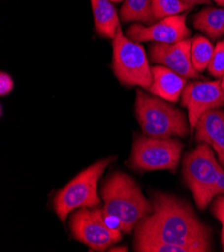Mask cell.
<instances>
[{
    "label": "cell",
    "instance_id": "6da1fadb",
    "mask_svg": "<svg viewBox=\"0 0 224 252\" xmlns=\"http://www.w3.org/2000/svg\"><path fill=\"white\" fill-rule=\"evenodd\" d=\"M153 211L135 226V241L155 240L192 248L211 250V232L185 201L165 193L152 196Z\"/></svg>",
    "mask_w": 224,
    "mask_h": 252
},
{
    "label": "cell",
    "instance_id": "7a4b0ae2",
    "mask_svg": "<svg viewBox=\"0 0 224 252\" xmlns=\"http://www.w3.org/2000/svg\"><path fill=\"white\" fill-rule=\"evenodd\" d=\"M105 215L116 217L124 233H131L137 223L153 211L152 202L145 198L139 185L129 175L116 172L102 188Z\"/></svg>",
    "mask_w": 224,
    "mask_h": 252
},
{
    "label": "cell",
    "instance_id": "3957f363",
    "mask_svg": "<svg viewBox=\"0 0 224 252\" xmlns=\"http://www.w3.org/2000/svg\"><path fill=\"white\" fill-rule=\"evenodd\" d=\"M136 117L143 133L148 137L185 138L189 134L190 125L180 110L141 90L137 91Z\"/></svg>",
    "mask_w": 224,
    "mask_h": 252
},
{
    "label": "cell",
    "instance_id": "277c9868",
    "mask_svg": "<svg viewBox=\"0 0 224 252\" xmlns=\"http://www.w3.org/2000/svg\"><path fill=\"white\" fill-rule=\"evenodd\" d=\"M112 161L113 158L110 157L93 164L76 176L57 194L54 200V208L62 222H64L73 210L99 205L101 199L97 195V183Z\"/></svg>",
    "mask_w": 224,
    "mask_h": 252
},
{
    "label": "cell",
    "instance_id": "5b68a950",
    "mask_svg": "<svg viewBox=\"0 0 224 252\" xmlns=\"http://www.w3.org/2000/svg\"><path fill=\"white\" fill-rule=\"evenodd\" d=\"M113 69L121 84L149 90L153 83L144 47L124 35L121 27L113 39Z\"/></svg>",
    "mask_w": 224,
    "mask_h": 252
},
{
    "label": "cell",
    "instance_id": "8992f818",
    "mask_svg": "<svg viewBox=\"0 0 224 252\" xmlns=\"http://www.w3.org/2000/svg\"><path fill=\"white\" fill-rule=\"evenodd\" d=\"M221 170L212 149L205 143L197 146L185 157L183 162L184 180L199 209L204 210L211 202V192Z\"/></svg>",
    "mask_w": 224,
    "mask_h": 252
},
{
    "label": "cell",
    "instance_id": "52a82bcc",
    "mask_svg": "<svg viewBox=\"0 0 224 252\" xmlns=\"http://www.w3.org/2000/svg\"><path fill=\"white\" fill-rule=\"evenodd\" d=\"M182 149V143L175 139L140 136L134 141L130 163L140 171L175 170Z\"/></svg>",
    "mask_w": 224,
    "mask_h": 252
},
{
    "label": "cell",
    "instance_id": "ba28073f",
    "mask_svg": "<svg viewBox=\"0 0 224 252\" xmlns=\"http://www.w3.org/2000/svg\"><path fill=\"white\" fill-rule=\"evenodd\" d=\"M73 237L93 250L103 251L122 239V231L111 229L104 219L103 209L80 208L70 217Z\"/></svg>",
    "mask_w": 224,
    "mask_h": 252
},
{
    "label": "cell",
    "instance_id": "9c48e42d",
    "mask_svg": "<svg viewBox=\"0 0 224 252\" xmlns=\"http://www.w3.org/2000/svg\"><path fill=\"white\" fill-rule=\"evenodd\" d=\"M182 105L188 110L191 132L205 112L224 105V89L220 81L188 84L182 93Z\"/></svg>",
    "mask_w": 224,
    "mask_h": 252
},
{
    "label": "cell",
    "instance_id": "30bf717a",
    "mask_svg": "<svg viewBox=\"0 0 224 252\" xmlns=\"http://www.w3.org/2000/svg\"><path fill=\"white\" fill-rule=\"evenodd\" d=\"M128 37L136 42L155 41L176 43L188 38L190 30L186 24V15H173L161 19L150 27L135 23L128 30Z\"/></svg>",
    "mask_w": 224,
    "mask_h": 252
},
{
    "label": "cell",
    "instance_id": "8fae6325",
    "mask_svg": "<svg viewBox=\"0 0 224 252\" xmlns=\"http://www.w3.org/2000/svg\"><path fill=\"white\" fill-rule=\"evenodd\" d=\"M191 42L186 38L176 43L156 42L150 47L151 60L177 72L185 79H198L200 74L194 68L191 61Z\"/></svg>",
    "mask_w": 224,
    "mask_h": 252
},
{
    "label": "cell",
    "instance_id": "7c38bea8",
    "mask_svg": "<svg viewBox=\"0 0 224 252\" xmlns=\"http://www.w3.org/2000/svg\"><path fill=\"white\" fill-rule=\"evenodd\" d=\"M197 142L211 146L224 167V112L213 109L199 118L195 129Z\"/></svg>",
    "mask_w": 224,
    "mask_h": 252
},
{
    "label": "cell",
    "instance_id": "4fadbf2b",
    "mask_svg": "<svg viewBox=\"0 0 224 252\" xmlns=\"http://www.w3.org/2000/svg\"><path fill=\"white\" fill-rule=\"evenodd\" d=\"M152 74L153 83L149 91L168 102H178L186 87L185 78L164 65L153 66Z\"/></svg>",
    "mask_w": 224,
    "mask_h": 252
},
{
    "label": "cell",
    "instance_id": "5bb4252c",
    "mask_svg": "<svg viewBox=\"0 0 224 252\" xmlns=\"http://www.w3.org/2000/svg\"><path fill=\"white\" fill-rule=\"evenodd\" d=\"M96 32L104 37L114 39L120 27L119 17L110 0H91Z\"/></svg>",
    "mask_w": 224,
    "mask_h": 252
},
{
    "label": "cell",
    "instance_id": "9a60e30c",
    "mask_svg": "<svg viewBox=\"0 0 224 252\" xmlns=\"http://www.w3.org/2000/svg\"><path fill=\"white\" fill-rule=\"evenodd\" d=\"M195 28L212 39L224 34V8H205L195 15Z\"/></svg>",
    "mask_w": 224,
    "mask_h": 252
},
{
    "label": "cell",
    "instance_id": "2e32d148",
    "mask_svg": "<svg viewBox=\"0 0 224 252\" xmlns=\"http://www.w3.org/2000/svg\"><path fill=\"white\" fill-rule=\"evenodd\" d=\"M124 21H142L151 24L156 19L152 11V0H126L121 8Z\"/></svg>",
    "mask_w": 224,
    "mask_h": 252
},
{
    "label": "cell",
    "instance_id": "e0dca14e",
    "mask_svg": "<svg viewBox=\"0 0 224 252\" xmlns=\"http://www.w3.org/2000/svg\"><path fill=\"white\" fill-rule=\"evenodd\" d=\"M214 53L212 43L204 36L198 35L191 42V61L194 68L198 71H203L210 63Z\"/></svg>",
    "mask_w": 224,
    "mask_h": 252
},
{
    "label": "cell",
    "instance_id": "ac0fdd59",
    "mask_svg": "<svg viewBox=\"0 0 224 252\" xmlns=\"http://www.w3.org/2000/svg\"><path fill=\"white\" fill-rule=\"evenodd\" d=\"M191 7L181 0H152V11L155 19L178 15Z\"/></svg>",
    "mask_w": 224,
    "mask_h": 252
},
{
    "label": "cell",
    "instance_id": "d6986e66",
    "mask_svg": "<svg viewBox=\"0 0 224 252\" xmlns=\"http://www.w3.org/2000/svg\"><path fill=\"white\" fill-rule=\"evenodd\" d=\"M208 71L215 78H223L224 75V40L218 41L214 47V53L210 63L208 65Z\"/></svg>",
    "mask_w": 224,
    "mask_h": 252
},
{
    "label": "cell",
    "instance_id": "ffe728a7",
    "mask_svg": "<svg viewBox=\"0 0 224 252\" xmlns=\"http://www.w3.org/2000/svg\"><path fill=\"white\" fill-rule=\"evenodd\" d=\"M212 211L222 225L221 243H222V248L224 250V196H221L215 200V202L213 203Z\"/></svg>",
    "mask_w": 224,
    "mask_h": 252
},
{
    "label": "cell",
    "instance_id": "44dd1931",
    "mask_svg": "<svg viewBox=\"0 0 224 252\" xmlns=\"http://www.w3.org/2000/svg\"><path fill=\"white\" fill-rule=\"evenodd\" d=\"M13 89V81L5 72L0 74V94L2 96L9 94Z\"/></svg>",
    "mask_w": 224,
    "mask_h": 252
},
{
    "label": "cell",
    "instance_id": "7402d4cb",
    "mask_svg": "<svg viewBox=\"0 0 224 252\" xmlns=\"http://www.w3.org/2000/svg\"><path fill=\"white\" fill-rule=\"evenodd\" d=\"M221 194H224V170L223 169L220 171L218 177L216 179V182L213 186V189H212V192H211L212 199L215 196H218V195H221Z\"/></svg>",
    "mask_w": 224,
    "mask_h": 252
},
{
    "label": "cell",
    "instance_id": "603a6c76",
    "mask_svg": "<svg viewBox=\"0 0 224 252\" xmlns=\"http://www.w3.org/2000/svg\"><path fill=\"white\" fill-rule=\"evenodd\" d=\"M181 1L190 6H194L198 4H210V0H181Z\"/></svg>",
    "mask_w": 224,
    "mask_h": 252
},
{
    "label": "cell",
    "instance_id": "cb8c5ba5",
    "mask_svg": "<svg viewBox=\"0 0 224 252\" xmlns=\"http://www.w3.org/2000/svg\"><path fill=\"white\" fill-rule=\"evenodd\" d=\"M128 250V248L127 247H125V246H123V247H113V248H111L110 249V251H127Z\"/></svg>",
    "mask_w": 224,
    "mask_h": 252
},
{
    "label": "cell",
    "instance_id": "d4e9b609",
    "mask_svg": "<svg viewBox=\"0 0 224 252\" xmlns=\"http://www.w3.org/2000/svg\"><path fill=\"white\" fill-rule=\"evenodd\" d=\"M213 1H215L218 5L224 7V0H213Z\"/></svg>",
    "mask_w": 224,
    "mask_h": 252
},
{
    "label": "cell",
    "instance_id": "484cf974",
    "mask_svg": "<svg viewBox=\"0 0 224 252\" xmlns=\"http://www.w3.org/2000/svg\"><path fill=\"white\" fill-rule=\"evenodd\" d=\"M221 86H222V88L224 89V75H223V78H222V81H221Z\"/></svg>",
    "mask_w": 224,
    "mask_h": 252
},
{
    "label": "cell",
    "instance_id": "4316f807",
    "mask_svg": "<svg viewBox=\"0 0 224 252\" xmlns=\"http://www.w3.org/2000/svg\"><path fill=\"white\" fill-rule=\"evenodd\" d=\"M110 1H114V2H120L122 0H110Z\"/></svg>",
    "mask_w": 224,
    "mask_h": 252
}]
</instances>
